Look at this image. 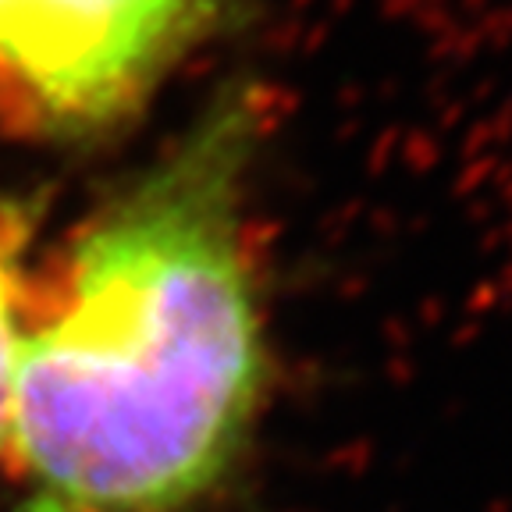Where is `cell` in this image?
I'll return each instance as SVG.
<instances>
[{
  "instance_id": "obj_1",
  "label": "cell",
  "mask_w": 512,
  "mask_h": 512,
  "mask_svg": "<svg viewBox=\"0 0 512 512\" xmlns=\"http://www.w3.org/2000/svg\"><path fill=\"white\" fill-rule=\"evenodd\" d=\"M256 143V93H221L29 285L4 448L22 512H192L239 463L267 381Z\"/></svg>"
},
{
  "instance_id": "obj_2",
  "label": "cell",
  "mask_w": 512,
  "mask_h": 512,
  "mask_svg": "<svg viewBox=\"0 0 512 512\" xmlns=\"http://www.w3.org/2000/svg\"><path fill=\"white\" fill-rule=\"evenodd\" d=\"M217 0H0V132L100 136L150 100Z\"/></svg>"
},
{
  "instance_id": "obj_3",
  "label": "cell",
  "mask_w": 512,
  "mask_h": 512,
  "mask_svg": "<svg viewBox=\"0 0 512 512\" xmlns=\"http://www.w3.org/2000/svg\"><path fill=\"white\" fill-rule=\"evenodd\" d=\"M25 242H29V217L18 207H0V452L8 448L25 299H29Z\"/></svg>"
}]
</instances>
